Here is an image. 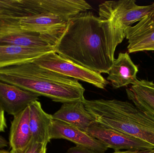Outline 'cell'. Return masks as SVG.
I'll return each instance as SVG.
<instances>
[{"label":"cell","mask_w":154,"mask_h":153,"mask_svg":"<svg viewBox=\"0 0 154 153\" xmlns=\"http://www.w3.org/2000/svg\"><path fill=\"white\" fill-rule=\"evenodd\" d=\"M117 46L110 22L88 10L69 21L54 50L79 65L98 73L107 74Z\"/></svg>","instance_id":"1"},{"label":"cell","mask_w":154,"mask_h":153,"mask_svg":"<svg viewBox=\"0 0 154 153\" xmlns=\"http://www.w3.org/2000/svg\"><path fill=\"white\" fill-rule=\"evenodd\" d=\"M0 81L55 102L64 103L85 99V89L79 81L42 68L33 62L1 68Z\"/></svg>","instance_id":"2"},{"label":"cell","mask_w":154,"mask_h":153,"mask_svg":"<svg viewBox=\"0 0 154 153\" xmlns=\"http://www.w3.org/2000/svg\"><path fill=\"white\" fill-rule=\"evenodd\" d=\"M96 122L154 146V118L128 101L103 99L83 101Z\"/></svg>","instance_id":"3"},{"label":"cell","mask_w":154,"mask_h":153,"mask_svg":"<svg viewBox=\"0 0 154 153\" xmlns=\"http://www.w3.org/2000/svg\"><path fill=\"white\" fill-rule=\"evenodd\" d=\"M31 15L19 19L22 29L58 40L69 21L92 9L84 0H31Z\"/></svg>","instance_id":"4"},{"label":"cell","mask_w":154,"mask_h":153,"mask_svg":"<svg viewBox=\"0 0 154 153\" xmlns=\"http://www.w3.org/2000/svg\"><path fill=\"white\" fill-rule=\"evenodd\" d=\"M136 2L135 0L106 1L99 5V17L110 22L118 45L125 37L124 31L150 14L153 9V3L140 6Z\"/></svg>","instance_id":"5"},{"label":"cell","mask_w":154,"mask_h":153,"mask_svg":"<svg viewBox=\"0 0 154 153\" xmlns=\"http://www.w3.org/2000/svg\"><path fill=\"white\" fill-rule=\"evenodd\" d=\"M33 63L43 68L78 81H81L100 89H105L108 82L101 74L87 69L64 58L55 51L34 60Z\"/></svg>","instance_id":"6"},{"label":"cell","mask_w":154,"mask_h":153,"mask_svg":"<svg viewBox=\"0 0 154 153\" xmlns=\"http://www.w3.org/2000/svg\"><path fill=\"white\" fill-rule=\"evenodd\" d=\"M54 38L21 29L19 19L0 20V45L24 47H54L57 41Z\"/></svg>","instance_id":"7"},{"label":"cell","mask_w":154,"mask_h":153,"mask_svg":"<svg viewBox=\"0 0 154 153\" xmlns=\"http://www.w3.org/2000/svg\"><path fill=\"white\" fill-rule=\"evenodd\" d=\"M86 133L103 143L108 148L115 152L125 149L127 151L153 150V146L127 134L116 131L94 122L88 128Z\"/></svg>","instance_id":"8"},{"label":"cell","mask_w":154,"mask_h":153,"mask_svg":"<svg viewBox=\"0 0 154 153\" xmlns=\"http://www.w3.org/2000/svg\"><path fill=\"white\" fill-rule=\"evenodd\" d=\"M50 140L63 139L93 150L97 153H105L108 148L86 132L59 120L53 119L49 132Z\"/></svg>","instance_id":"9"},{"label":"cell","mask_w":154,"mask_h":153,"mask_svg":"<svg viewBox=\"0 0 154 153\" xmlns=\"http://www.w3.org/2000/svg\"><path fill=\"white\" fill-rule=\"evenodd\" d=\"M39 95L0 81V107L9 115L15 116L38 101Z\"/></svg>","instance_id":"10"},{"label":"cell","mask_w":154,"mask_h":153,"mask_svg":"<svg viewBox=\"0 0 154 153\" xmlns=\"http://www.w3.org/2000/svg\"><path fill=\"white\" fill-rule=\"evenodd\" d=\"M124 33L128 40V53L154 51V21L150 14L127 28Z\"/></svg>","instance_id":"11"},{"label":"cell","mask_w":154,"mask_h":153,"mask_svg":"<svg viewBox=\"0 0 154 153\" xmlns=\"http://www.w3.org/2000/svg\"><path fill=\"white\" fill-rule=\"evenodd\" d=\"M53 51H55L54 47H24L0 45V69L33 62L40 57Z\"/></svg>","instance_id":"12"},{"label":"cell","mask_w":154,"mask_h":153,"mask_svg":"<svg viewBox=\"0 0 154 153\" xmlns=\"http://www.w3.org/2000/svg\"><path fill=\"white\" fill-rule=\"evenodd\" d=\"M137 66L134 63L128 52L120 53L109 70L107 79L114 89L133 84L137 80Z\"/></svg>","instance_id":"13"},{"label":"cell","mask_w":154,"mask_h":153,"mask_svg":"<svg viewBox=\"0 0 154 153\" xmlns=\"http://www.w3.org/2000/svg\"><path fill=\"white\" fill-rule=\"evenodd\" d=\"M52 119L66 123L86 132L95 122L91 114L85 108L83 102L63 103L58 110L52 115Z\"/></svg>","instance_id":"14"},{"label":"cell","mask_w":154,"mask_h":153,"mask_svg":"<svg viewBox=\"0 0 154 153\" xmlns=\"http://www.w3.org/2000/svg\"><path fill=\"white\" fill-rule=\"evenodd\" d=\"M32 141L29 108L14 116L10 128L9 144L12 153H24Z\"/></svg>","instance_id":"15"},{"label":"cell","mask_w":154,"mask_h":153,"mask_svg":"<svg viewBox=\"0 0 154 153\" xmlns=\"http://www.w3.org/2000/svg\"><path fill=\"white\" fill-rule=\"evenodd\" d=\"M29 108V127L32 141L34 143L48 144L50 142L49 132L53 119L52 115L45 112L38 101L33 102Z\"/></svg>","instance_id":"16"},{"label":"cell","mask_w":154,"mask_h":153,"mask_svg":"<svg viewBox=\"0 0 154 153\" xmlns=\"http://www.w3.org/2000/svg\"><path fill=\"white\" fill-rule=\"evenodd\" d=\"M126 92L128 99L137 108L154 118L153 82L137 80Z\"/></svg>","instance_id":"17"},{"label":"cell","mask_w":154,"mask_h":153,"mask_svg":"<svg viewBox=\"0 0 154 153\" xmlns=\"http://www.w3.org/2000/svg\"><path fill=\"white\" fill-rule=\"evenodd\" d=\"M31 11L30 0H0V20L29 17Z\"/></svg>","instance_id":"18"},{"label":"cell","mask_w":154,"mask_h":153,"mask_svg":"<svg viewBox=\"0 0 154 153\" xmlns=\"http://www.w3.org/2000/svg\"><path fill=\"white\" fill-rule=\"evenodd\" d=\"M48 144L34 143L31 141L30 144L24 153H41Z\"/></svg>","instance_id":"19"},{"label":"cell","mask_w":154,"mask_h":153,"mask_svg":"<svg viewBox=\"0 0 154 153\" xmlns=\"http://www.w3.org/2000/svg\"><path fill=\"white\" fill-rule=\"evenodd\" d=\"M66 153H97L91 149L83 146H76L68 150Z\"/></svg>","instance_id":"20"},{"label":"cell","mask_w":154,"mask_h":153,"mask_svg":"<svg viewBox=\"0 0 154 153\" xmlns=\"http://www.w3.org/2000/svg\"><path fill=\"white\" fill-rule=\"evenodd\" d=\"M4 113V111L0 107V132H4L7 127Z\"/></svg>","instance_id":"21"},{"label":"cell","mask_w":154,"mask_h":153,"mask_svg":"<svg viewBox=\"0 0 154 153\" xmlns=\"http://www.w3.org/2000/svg\"><path fill=\"white\" fill-rule=\"evenodd\" d=\"M153 152V150H145V151H126L124 152L117 151L115 152L112 153H152Z\"/></svg>","instance_id":"22"},{"label":"cell","mask_w":154,"mask_h":153,"mask_svg":"<svg viewBox=\"0 0 154 153\" xmlns=\"http://www.w3.org/2000/svg\"><path fill=\"white\" fill-rule=\"evenodd\" d=\"M9 145V142H7L5 138L0 136V150L8 147Z\"/></svg>","instance_id":"23"},{"label":"cell","mask_w":154,"mask_h":153,"mask_svg":"<svg viewBox=\"0 0 154 153\" xmlns=\"http://www.w3.org/2000/svg\"><path fill=\"white\" fill-rule=\"evenodd\" d=\"M154 4V8L153 9L152 11V12L150 13V16H151V18H152V19L154 21V2L153 3Z\"/></svg>","instance_id":"24"},{"label":"cell","mask_w":154,"mask_h":153,"mask_svg":"<svg viewBox=\"0 0 154 153\" xmlns=\"http://www.w3.org/2000/svg\"><path fill=\"white\" fill-rule=\"evenodd\" d=\"M0 153H12L11 152H9V151H6L4 150H0Z\"/></svg>","instance_id":"25"},{"label":"cell","mask_w":154,"mask_h":153,"mask_svg":"<svg viewBox=\"0 0 154 153\" xmlns=\"http://www.w3.org/2000/svg\"><path fill=\"white\" fill-rule=\"evenodd\" d=\"M41 153H47V146H46L44 147L43 151H42V152Z\"/></svg>","instance_id":"26"},{"label":"cell","mask_w":154,"mask_h":153,"mask_svg":"<svg viewBox=\"0 0 154 153\" xmlns=\"http://www.w3.org/2000/svg\"><path fill=\"white\" fill-rule=\"evenodd\" d=\"M152 153H154V149H153V152Z\"/></svg>","instance_id":"27"}]
</instances>
